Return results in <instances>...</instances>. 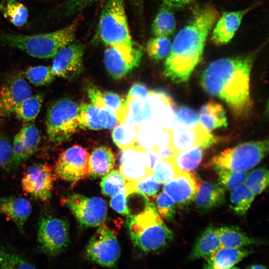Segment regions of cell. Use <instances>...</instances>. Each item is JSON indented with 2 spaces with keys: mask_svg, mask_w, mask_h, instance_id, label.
<instances>
[{
  "mask_svg": "<svg viewBox=\"0 0 269 269\" xmlns=\"http://www.w3.org/2000/svg\"><path fill=\"white\" fill-rule=\"evenodd\" d=\"M253 58L237 56L211 62L203 72L201 84L205 91L223 100L234 114L245 116L253 103L250 96V78Z\"/></svg>",
  "mask_w": 269,
  "mask_h": 269,
  "instance_id": "6da1fadb",
  "label": "cell"
},
{
  "mask_svg": "<svg viewBox=\"0 0 269 269\" xmlns=\"http://www.w3.org/2000/svg\"><path fill=\"white\" fill-rule=\"evenodd\" d=\"M218 13L212 6L198 10L176 35L166 57L164 74L176 83L186 82L200 62L208 36Z\"/></svg>",
  "mask_w": 269,
  "mask_h": 269,
  "instance_id": "7a4b0ae2",
  "label": "cell"
},
{
  "mask_svg": "<svg viewBox=\"0 0 269 269\" xmlns=\"http://www.w3.org/2000/svg\"><path fill=\"white\" fill-rule=\"evenodd\" d=\"M126 226L134 246L145 253L163 249L173 238L152 203L140 212L130 215Z\"/></svg>",
  "mask_w": 269,
  "mask_h": 269,
  "instance_id": "3957f363",
  "label": "cell"
},
{
  "mask_svg": "<svg viewBox=\"0 0 269 269\" xmlns=\"http://www.w3.org/2000/svg\"><path fill=\"white\" fill-rule=\"evenodd\" d=\"M77 27L78 21H76L60 29L38 34H16L0 30V41L31 57L48 59L73 41Z\"/></svg>",
  "mask_w": 269,
  "mask_h": 269,
  "instance_id": "277c9868",
  "label": "cell"
},
{
  "mask_svg": "<svg viewBox=\"0 0 269 269\" xmlns=\"http://www.w3.org/2000/svg\"><path fill=\"white\" fill-rule=\"evenodd\" d=\"M80 106L68 98L60 99L48 107L46 119L48 138L54 142L69 139L81 129L79 119Z\"/></svg>",
  "mask_w": 269,
  "mask_h": 269,
  "instance_id": "5b68a950",
  "label": "cell"
},
{
  "mask_svg": "<svg viewBox=\"0 0 269 269\" xmlns=\"http://www.w3.org/2000/svg\"><path fill=\"white\" fill-rule=\"evenodd\" d=\"M98 34L105 45H134L126 15L124 0H107L102 11Z\"/></svg>",
  "mask_w": 269,
  "mask_h": 269,
  "instance_id": "8992f818",
  "label": "cell"
},
{
  "mask_svg": "<svg viewBox=\"0 0 269 269\" xmlns=\"http://www.w3.org/2000/svg\"><path fill=\"white\" fill-rule=\"evenodd\" d=\"M269 151V141L264 140L240 144L215 156V166L237 171H244L257 165Z\"/></svg>",
  "mask_w": 269,
  "mask_h": 269,
  "instance_id": "52a82bcc",
  "label": "cell"
},
{
  "mask_svg": "<svg viewBox=\"0 0 269 269\" xmlns=\"http://www.w3.org/2000/svg\"><path fill=\"white\" fill-rule=\"evenodd\" d=\"M37 242L40 250L48 256L61 253L69 243L68 223L50 214H42L38 223Z\"/></svg>",
  "mask_w": 269,
  "mask_h": 269,
  "instance_id": "ba28073f",
  "label": "cell"
},
{
  "mask_svg": "<svg viewBox=\"0 0 269 269\" xmlns=\"http://www.w3.org/2000/svg\"><path fill=\"white\" fill-rule=\"evenodd\" d=\"M121 248L114 231L102 224L90 239L85 250L87 260L104 267L115 266L119 260Z\"/></svg>",
  "mask_w": 269,
  "mask_h": 269,
  "instance_id": "9c48e42d",
  "label": "cell"
},
{
  "mask_svg": "<svg viewBox=\"0 0 269 269\" xmlns=\"http://www.w3.org/2000/svg\"><path fill=\"white\" fill-rule=\"evenodd\" d=\"M63 202L84 228L99 226L106 218L107 204L99 197H90L73 193L65 197Z\"/></svg>",
  "mask_w": 269,
  "mask_h": 269,
  "instance_id": "30bf717a",
  "label": "cell"
},
{
  "mask_svg": "<svg viewBox=\"0 0 269 269\" xmlns=\"http://www.w3.org/2000/svg\"><path fill=\"white\" fill-rule=\"evenodd\" d=\"M142 55V47L135 44L108 46L104 52V62L111 76L119 80L139 65Z\"/></svg>",
  "mask_w": 269,
  "mask_h": 269,
  "instance_id": "8fae6325",
  "label": "cell"
},
{
  "mask_svg": "<svg viewBox=\"0 0 269 269\" xmlns=\"http://www.w3.org/2000/svg\"><path fill=\"white\" fill-rule=\"evenodd\" d=\"M89 155L87 150L80 145L69 147L60 154L55 163V176L71 182L85 179L89 174Z\"/></svg>",
  "mask_w": 269,
  "mask_h": 269,
  "instance_id": "7c38bea8",
  "label": "cell"
},
{
  "mask_svg": "<svg viewBox=\"0 0 269 269\" xmlns=\"http://www.w3.org/2000/svg\"><path fill=\"white\" fill-rule=\"evenodd\" d=\"M54 173V170L47 163H38L31 165L22 178V190L41 201H48L51 197L56 176Z\"/></svg>",
  "mask_w": 269,
  "mask_h": 269,
  "instance_id": "4fadbf2b",
  "label": "cell"
},
{
  "mask_svg": "<svg viewBox=\"0 0 269 269\" xmlns=\"http://www.w3.org/2000/svg\"><path fill=\"white\" fill-rule=\"evenodd\" d=\"M217 140L216 136L199 123L192 126L176 124L171 130L170 146L175 153L194 146L206 148Z\"/></svg>",
  "mask_w": 269,
  "mask_h": 269,
  "instance_id": "5bb4252c",
  "label": "cell"
},
{
  "mask_svg": "<svg viewBox=\"0 0 269 269\" xmlns=\"http://www.w3.org/2000/svg\"><path fill=\"white\" fill-rule=\"evenodd\" d=\"M84 47L71 43L59 50L53 57L52 70L55 75L67 79L77 76L82 71Z\"/></svg>",
  "mask_w": 269,
  "mask_h": 269,
  "instance_id": "9a60e30c",
  "label": "cell"
},
{
  "mask_svg": "<svg viewBox=\"0 0 269 269\" xmlns=\"http://www.w3.org/2000/svg\"><path fill=\"white\" fill-rule=\"evenodd\" d=\"M31 94L30 86L22 76L16 75L9 77L0 90V117L14 114L16 107Z\"/></svg>",
  "mask_w": 269,
  "mask_h": 269,
  "instance_id": "2e32d148",
  "label": "cell"
},
{
  "mask_svg": "<svg viewBox=\"0 0 269 269\" xmlns=\"http://www.w3.org/2000/svg\"><path fill=\"white\" fill-rule=\"evenodd\" d=\"M149 114V121L158 128L171 130L177 124L174 117V102L163 91H151L145 101Z\"/></svg>",
  "mask_w": 269,
  "mask_h": 269,
  "instance_id": "e0dca14e",
  "label": "cell"
},
{
  "mask_svg": "<svg viewBox=\"0 0 269 269\" xmlns=\"http://www.w3.org/2000/svg\"><path fill=\"white\" fill-rule=\"evenodd\" d=\"M199 184L192 173L179 171L172 180L165 184L163 190L175 203L184 206L194 200Z\"/></svg>",
  "mask_w": 269,
  "mask_h": 269,
  "instance_id": "ac0fdd59",
  "label": "cell"
},
{
  "mask_svg": "<svg viewBox=\"0 0 269 269\" xmlns=\"http://www.w3.org/2000/svg\"><path fill=\"white\" fill-rule=\"evenodd\" d=\"M120 172L127 182H135L151 173L146 164L145 151L136 145L122 149Z\"/></svg>",
  "mask_w": 269,
  "mask_h": 269,
  "instance_id": "d6986e66",
  "label": "cell"
},
{
  "mask_svg": "<svg viewBox=\"0 0 269 269\" xmlns=\"http://www.w3.org/2000/svg\"><path fill=\"white\" fill-rule=\"evenodd\" d=\"M79 119L81 129L93 130L111 129L120 123L114 113L89 104L80 105Z\"/></svg>",
  "mask_w": 269,
  "mask_h": 269,
  "instance_id": "ffe728a7",
  "label": "cell"
},
{
  "mask_svg": "<svg viewBox=\"0 0 269 269\" xmlns=\"http://www.w3.org/2000/svg\"><path fill=\"white\" fill-rule=\"evenodd\" d=\"M32 211L28 200L22 197L10 196L0 197V213L8 218L23 233L24 226Z\"/></svg>",
  "mask_w": 269,
  "mask_h": 269,
  "instance_id": "44dd1931",
  "label": "cell"
},
{
  "mask_svg": "<svg viewBox=\"0 0 269 269\" xmlns=\"http://www.w3.org/2000/svg\"><path fill=\"white\" fill-rule=\"evenodd\" d=\"M248 10L246 9L224 13L214 24L211 35L212 41L219 45L228 43L239 28Z\"/></svg>",
  "mask_w": 269,
  "mask_h": 269,
  "instance_id": "7402d4cb",
  "label": "cell"
},
{
  "mask_svg": "<svg viewBox=\"0 0 269 269\" xmlns=\"http://www.w3.org/2000/svg\"><path fill=\"white\" fill-rule=\"evenodd\" d=\"M225 189L215 182L204 181L199 184L194 201L202 212H209L222 206L225 202Z\"/></svg>",
  "mask_w": 269,
  "mask_h": 269,
  "instance_id": "603a6c76",
  "label": "cell"
},
{
  "mask_svg": "<svg viewBox=\"0 0 269 269\" xmlns=\"http://www.w3.org/2000/svg\"><path fill=\"white\" fill-rule=\"evenodd\" d=\"M87 94L93 105L112 111L118 116L120 123H125L127 105L120 95L103 92L94 86H89Z\"/></svg>",
  "mask_w": 269,
  "mask_h": 269,
  "instance_id": "cb8c5ba5",
  "label": "cell"
},
{
  "mask_svg": "<svg viewBox=\"0 0 269 269\" xmlns=\"http://www.w3.org/2000/svg\"><path fill=\"white\" fill-rule=\"evenodd\" d=\"M252 251L243 248L221 247L206 259L204 268L208 269H228L248 257Z\"/></svg>",
  "mask_w": 269,
  "mask_h": 269,
  "instance_id": "d4e9b609",
  "label": "cell"
},
{
  "mask_svg": "<svg viewBox=\"0 0 269 269\" xmlns=\"http://www.w3.org/2000/svg\"><path fill=\"white\" fill-rule=\"evenodd\" d=\"M115 162L116 157L111 148L104 145L96 147L89 155L88 176H103L113 169Z\"/></svg>",
  "mask_w": 269,
  "mask_h": 269,
  "instance_id": "484cf974",
  "label": "cell"
},
{
  "mask_svg": "<svg viewBox=\"0 0 269 269\" xmlns=\"http://www.w3.org/2000/svg\"><path fill=\"white\" fill-rule=\"evenodd\" d=\"M221 247L219 238L215 228L207 227L197 239L191 252L190 259L197 260L207 259Z\"/></svg>",
  "mask_w": 269,
  "mask_h": 269,
  "instance_id": "4316f807",
  "label": "cell"
},
{
  "mask_svg": "<svg viewBox=\"0 0 269 269\" xmlns=\"http://www.w3.org/2000/svg\"><path fill=\"white\" fill-rule=\"evenodd\" d=\"M221 247L243 248L257 243V241L249 237L239 227L224 226L215 228Z\"/></svg>",
  "mask_w": 269,
  "mask_h": 269,
  "instance_id": "83f0119b",
  "label": "cell"
},
{
  "mask_svg": "<svg viewBox=\"0 0 269 269\" xmlns=\"http://www.w3.org/2000/svg\"><path fill=\"white\" fill-rule=\"evenodd\" d=\"M199 119L201 124L211 131L227 125L225 111L221 105L209 101L201 108Z\"/></svg>",
  "mask_w": 269,
  "mask_h": 269,
  "instance_id": "f1b7e54d",
  "label": "cell"
},
{
  "mask_svg": "<svg viewBox=\"0 0 269 269\" xmlns=\"http://www.w3.org/2000/svg\"><path fill=\"white\" fill-rule=\"evenodd\" d=\"M0 11L7 21L15 26H22L27 21V7L16 0H0Z\"/></svg>",
  "mask_w": 269,
  "mask_h": 269,
  "instance_id": "f546056e",
  "label": "cell"
},
{
  "mask_svg": "<svg viewBox=\"0 0 269 269\" xmlns=\"http://www.w3.org/2000/svg\"><path fill=\"white\" fill-rule=\"evenodd\" d=\"M203 148L200 146H194L175 153L172 160L179 171L190 172L201 162L203 156Z\"/></svg>",
  "mask_w": 269,
  "mask_h": 269,
  "instance_id": "4dcf8cb0",
  "label": "cell"
},
{
  "mask_svg": "<svg viewBox=\"0 0 269 269\" xmlns=\"http://www.w3.org/2000/svg\"><path fill=\"white\" fill-rule=\"evenodd\" d=\"M255 195L245 184L233 189L230 194V207L239 216L246 213L254 200Z\"/></svg>",
  "mask_w": 269,
  "mask_h": 269,
  "instance_id": "1f68e13d",
  "label": "cell"
},
{
  "mask_svg": "<svg viewBox=\"0 0 269 269\" xmlns=\"http://www.w3.org/2000/svg\"><path fill=\"white\" fill-rule=\"evenodd\" d=\"M176 27V21L173 13L166 5L162 7L156 14L152 25V30L154 36L171 35Z\"/></svg>",
  "mask_w": 269,
  "mask_h": 269,
  "instance_id": "d6a6232c",
  "label": "cell"
},
{
  "mask_svg": "<svg viewBox=\"0 0 269 269\" xmlns=\"http://www.w3.org/2000/svg\"><path fill=\"white\" fill-rule=\"evenodd\" d=\"M114 128L112 134L113 140L120 148L122 149L136 145L137 127L123 123Z\"/></svg>",
  "mask_w": 269,
  "mask_h": 269,
  "instance_id": "836d02e7",
  "label": "cell"
},
{
  "mask_svg": "<svg viewBox=\"0 0 269 269\" xmlns=\"http://www.w3.org/2000/svg\"><path fill=\"white\" fill-rule=\"evenodd\" d=\"M43 99L44 97L41 94L31 95L16 107L14 113L20 120L26 122L32 121L38 115Z\"/></svg>",
  "mask_w": 269,
  "mask_h": 269,
  "instance_id": "e575fe53",
  "label": "cell"
},
{
  "mask_svg": "<svg viewBox=\"0 0 269 269\" xmlns=\"http://www.w3.org/2000/svg\"><path fill=\"white\" fill-rule=\"evenodd\" d=\"M127 112L125 123L137 127L142 122L149 121V114L145 101L125 100Z\"/></svg>",
  "mask_w": 269,
  "mask_h": 269,
  "instance_id": "d590c367",
  "label": "cell"
},
{
  "mask_svg": "<svg viewBox=\"0 0 269 269\" xmlns=\"http://www.w3.org/2000/svg\"><path fill=\"white\" fill-rule=\"evenodd\" d=\"M152 123L145 121L137 126L136 145L144 151L154 149L157 129Z\"/></svg>",
  "mask_w": 269,
  "mask_h": 269,
  "instance_id": "8d00e7d4",
  "label": "cell"
},
{
  "mask_svg": "<svg viewBox=\"0 0 269 269\" xmlns=\"http://www.w3.org/2000/svg\"><path fill=\"white\" fill-rule=\"evenodd\" d=\"M125 186L128 195L137 192L148 196H152L158 191L159 183L153 173L151 172L135 182H126Z\"/></svg>",
  "mask_w": 269,
  "mask_h": 269,
  "instance_id": "74e56055",
  "label": "cell"
},
{
  "mask_svg": "<svg viewBox=\"0 0 269 269\" xmlns=\"http://www.w3.org/2000/svg\"><path fill=\"white\" fill-rule=\"evenodd\" d=\"M220 184L227 190L233 189L244 184L248 172L237 171L225 168L215 166Z\"/></svg>",
  "mask_w": 269,
  "mask_h": 269,
  "instance_id": "f35d334b",
  "label": "cell"
},
{
  "mask_svg": "<svg viewBox=\"0 0 269 269\" xmlns=\"http://www.w3.org/2000/svg\"><path fill=\"white\" fill-rule=\"evenodd\" d=\"M172 42L166 36H155L147 43L146 52L150 58L160 60L166 58L171 49Z\"/></svg>",
  "mask_w": 269,
  "mask_h": 269,
  "instance_id": "ab89813d",
  "label": "cell"
},
{
  "mask_svg": "<svg viewBox=\"0 0 269 269\" xmlns=\"http://www.w3.org/2000/svg\"><path fill=\"white\" fill-rule=\"evenodd\" d=\"M24 75L29 82L37 86L49 85L55 77L50 66L43 65L28 67Z\"/></svg>",
  "mask_w": 269,
  "mask_h": 269,
  "instance_id": "60d3db41",
  "label": "cell"
},
{
  "mask_svg": "<svg viewBox=\"0 0 269 269\" xmlns=\"http://www.w3.org/2000/svg\"><path fill=\"white\" fill-rule=\"evenodd\" d=\"M126 182L120 171L113 169L104 175L101 180L102 192L105 195L113 196L125 186Z\"/></svg>",
  "mask_w": 269,
  "mask_h": 269,
  "instance_id": "b9f144b4",
  "label": "cell"
},
{
  "mask_svg": "<svg viewBox=\"0 0 269 269\" xmlns=\"http://www.w3.org/2000/svg\"><path fill=\"white\" fill-rule=\"evenodd\" d=\"M244 184L255 196L261 193L269 185L268 170L262 167L253 170L248 174Z\"/></svg>",
  "mask_w": 269,
  "mask_h": 269,
  "instance_id": "7bdbcfd3",
  "label": "cell"
},
{
  "mask_svg": "<svg viewBox=\"0 0 269 269\" xmlns=\"http://www.w3.org/2000/svg\"><path fill=\"white\" fill-rule=\"evenodd\" d=\"M0 266L6 269H33L34 266L17 254L0 244Z\"/></svg>",
  "mask_w": 269,
  "mask_h": 269,
  "instance_id": "ee69618b",
  "label": "cell"
},
{
  "mask_svg": "<svg viewBox=\"0 0 269 269\" xmlns=\"http://www.w3.org/2000/svg\"><path fill=\"white\" fill-rule=\"evenodd\" d=\"M99 0H67L54 11L58 17H67L79 14Z\"/></svg>",
  "mask_w": 269,
  "mask_h": 269,
  "instance_id": "f6af8a7d",
  "label": "cell"
},
{
  "mask_svg": "<svg viewBox=\"0 0 269 269\" xmlns=\"http://www.w3.org/2000/svg\"><path fill=\"white\" fill-rule=\"evenodd\" d=\"M20 132L27 155L29 158L36 151L40 143L39 132L33 124L24 125Z\"/></svg>",
  "mask_w": 269,
  "mask_h": 269,
  "instance_id": "bcb514c9",
  "label": "cell"
},
{
  "mask_svg": "<svg viewBox=\"0 0 269 269\" xmlns=\"http://www.w3.org/2000/svg\"><path fill=\"white\" fill-rule=\"evenodd\" d=\"M179 171L171 158L161 159L154 168L152 173L159 183L165 184L172 180Z\"/></svg>",
  "mask_w": 269,
  "mask_h": 269,
  "instance_id": "7dc6e473",
  "label": "cell"
},
{
  "mask_svg": "<svg viewBox=\"0 0 269 269\" xmlns=\"http://www.w3.org/2000/svg\"><path fill=\"white\" fill-rule=\"evenodd\" d=\"M175 202L165 192L160 193L156 199L157 211L161 217L172 220L175 214Z\"/></svg>",
  "mask_w": 269,
  "mask_h": 269,
  "instance_id": "c3c4849f",
  "label": "cell"
},
{
  "mask_svg": "<svg viewBox=\"0 0 269 269\" xmlns=\"http://www.w3.org/2000/svg\"><path fill=\"white\" fill-rule=\"evenodd\" d=\"M174 114L177 124L186 126H192L199 123V118L196 112L190 108L174 106Z\"/></svg>",
  "mask_w": 269,
  "mask_h": 269,
  "instance_id": "681fc988",
  "label": "cell"
},
{
  "mask_svg": "<svg viewBox=\"0 0 269 269\" xmlns=\"http://www.w3.org/2000/svg\"><path fill=\"white\" fill-rule=\"evenodd\" d=\"M127 190L125 186L117 194L114 195L110 201L111 207L122 215H131L127 205Z\"/></svg>",
  "mask_w": 269,
  "mask_h": 269,
  "instance_id": "f907efd6",
  "label": "cell"
},
{
  "mask_svg": "<svg viewBox=\"0 0 269 269\" xmlns=\"http://www.w3.org/2000/svg\"><path fill=\"white\" fill-rule=\"evenodd\" d=\"M149 92L144 84L136 83L131 88L126 99L144 102L146 100Z\"/></svg>",
  "mask_w": 269,
  "mask_h": 269,
  "instance_id": "816d5d0a",
  "label": "cell"
},
{
  "mask_svg": "<svg viewBox=\"0 0 269 269\" xmlns=\"http://www.w3.org/2000/svg\"><path fill=\"white\" fill-rule=\"evenodd\" d=\"M12 155V144L8 139L0 137V168L6 167Z\"/></svg>",
  "mask_w": 269,
  "mask_h": 269,
  "instance_id": "f5cc1de1",
  "label": "cell"
},
{
  "mask_svg": "<svg viewBox=\"0 0 269 269\" xmlns=\"http://www.w3.org/2000/svg\"><path fill=\"white\" fill-rule=\"evenodd\" d=\"M155 143L156 147L170 145L171 130L158 128L156 133Z\"/></svg>",
  "mask_w": 269,
  "mask_h": 269,
  "instance_id": "db71d44e",
  "label": "cell"
},
{
  "mask_svg": "<svg viewBox=\"0 0 269 269\" xmlns=\"http://www.w3.org/2000/svg\"><path fill=\"white\" fill-rule=\"evenodd\" d=\"M145 158L147 167L151 172L157 164L161 160L155 149L145 151Z\"/></svg>",
  "mask_w": 269,
  "mask_h": 269,
  "instance_id": "11a10c76",
  "label": "cell"
},
{
  "mask_svg": "<svg viewBox=\"0 0 269 269\" xmlns=\"http://www.w3.org/2000/svg\"><path fill=\"white\" fill-rule=\"evenodd\" d=\"M154 149L156 151L161 159H170L175 154V152L170 145L156 147Z\"/></svg>",
  "mask_w": 269,
  "mask_h": 269,
  "instance_id": "9f6ffc18",
  "label": "cell"
},
{
  "mask_svg": "<svg viewBox=\"0 0 269 269\" xmlns=\"http://www.w3.org/2000/svg\"><path fill=\"white\" fill-rule=\"evenodd\" d=\"M193 0H162L165 4L169 7H180L184 6Z\"/></svg>",
  "mask_w": 269,
  "mask_h": 269,
  "instance_id": "6f0895ef",
  "label": "cell"
},
{
  "mask_svg": "<svg viewBox=\"0 0 269 269\" xmlns=\"http://www.w3.org/2000/svg\"><path fill=\"white\" fill-rule=\"evenodd\" d=\"M134 4L137 7H141V5H142V0H132Z\"/></svg>",
  "mask_w": 269,
  "mask_h": 269,
  "instance_id": "680465c9",
  "label": "cell"
},
{
  "mask_svg": "<svg viewBox=\"0 0 269 269\" xmlns=\"http://www.w3.org/2000/svg\"><path fill=\"white\" fill-rule=\"evenodd\" d=\"M248 268L252 269H265V268H266V267L264 265H252L249 267Z\"/></svg>",
  "mask_w": 269,
  "mask_h": 269,
  "instance_id": "91938a15",
  "label": "cell"
}]
</instances>
